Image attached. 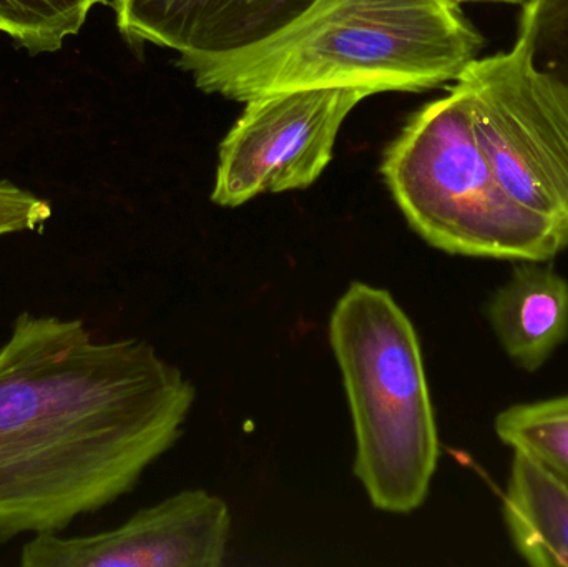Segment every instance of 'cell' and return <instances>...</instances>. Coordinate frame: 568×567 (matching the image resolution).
Returning a JSON list of instances; mask_svg holds the SVG:
<instances>
[{
  "label": "cell",
  "mask_w": 568,
  "mask_h": 567,
  "mask_svg": "<svg viewBox=\"0 0 568 567\" xmlns=\"http://www.w3.org/2000/svg\"><path fill=\"white\" fill-rule=\"evenodd\" d=\"M483 45L456 0H314L258 45L176 63L203 92L236 102L306 89L376 95L456 82Z\"/></svg>",
  "instance_id": "obj_2"
},
{
  "label": "cell",
  "mask_w": 568,
  "mask_h": 567,
  "mask_svg": "<svg viewBox=\"0 0 568 567\" xmlns=\"http://www.w3.org/2000/svg\"><path fill=\"white\" fill-rule=\"evenodd\" d=\"M497 438L568 488V395L509 406L494 422Z\"/></svg>",
  "instance_id": "obj_11"
},
{
  "label": "cell",
  "mask_w": 568,
  "mask_h": 567,
  "mask_svg": "<svg viewBox=\"0 0 568 567\" xmlns=\"http://www.w3.org/2000/svg\"><path fill=\"white\" fill-rule=\"evenodd\" d=\"M381 173L410 229L440 252L520 262L568 249L564 230L507 192L457 83L410 117Z\"/></svg>",
  "instance_id": "obj_4"
},
{
  "label": "cell",
  "mask_w": 568,
  "mask_h": 567,
  "mask_svg": "<svg viewBox=\"0 0 568 567\" xmlns=\"http://www.w3.org/2000/svg\"><path fill=\"white\" fill-rule=\"evenodd\" d=\"M552 260H520L487 303V318L506 355L537 372L568 336V282Z\"/></svg>",
  "instance_id": "obj_9"
},
{
  "label": "cell",
  "mask_w": 568,
  "mask_h": 567,
  "mask_svg": "<svg viewBox=\"0 0 568 567\" xmlns=\"http://www.w3.org/2000/svg\"><path fill=\"white\" fill-rule=\"evenodd\" d=\"M106 0H0V33L32 55L62 49Z\"/></svg>",
  "instance_id": "obj_12"
},
{
  "label": "cell",
  "mask_w": 568,
  "mask_h": 567,
  "mask_svg": "<svg viewBox=\"0 0 568 567\" xmlns=\"http://www.w3.org/2000/svg\"><path fill=\"white\" fill-rule=\"evenodd\" d=\"M232 536V515L219 496L185 489L135 513L109 531L80 538L33 536L22 567H219Z\"/></svg>",
  "instance_id": "obj_7"
},
{
  "label": "cell",
  "mask_w": 568,
  "mask_h": 567,
  "mask_svg": "<svg viewBox=\"0 0 568 567\" xmlns=\"http://www.w3.org/2000/svg\"><path fill=\"white\" fill-rule=\"evenodd\" d=\"M314 0H110L119 32L132 45L180 55L220 57L272 39Z\"/></svg>",
  "instance_id": "obj_8"
},
{
  "label": "cell",
  "mask_w": 568,
  "mask_h": 567,
  "mask_svg": "<svg viewBox=\"0 0 568 567\" xmlns=\"http://www.w3.org/2000/svg\"><path fill=\"white\" fill-rule=\"evenodd\" d=\"M520 23L529 32L534 65L568 89V0H529Z\"/></svg>",
  "instance_id": "obj_13"
},
{
  "label": "cell",
  "mask_w": 568,
  "mask_h": 567,
  "mask_svg": "<svg viewBox=\"0 0 568 567\" xmlns=\"http://www.w3.org/2000/svg\"><path fill=\"white\" fill-rule=\"evenodd\" d=\"M459 3L466 2H497V3H510V6H526L529 0H456Z\"/></svg>",
  "instance_id": "obj_15"
},
{
  "label": "cell",
  "mask_w": 568,
  "mask_h": 567,
  "mask_svg": "<svg viewBox=\"0 0 568 567\" xmlns=\"http://www.w3.org/2000/svg\"><path fill=\"white\" fill-rule=\"evenodd\" d=\"M371 95L364 89H306L246 100L220 145L213 202L235 209L263 193L313 185L333 159L344 120Z\"/></svg>",
  "instance_id": "obj_6"
},
{
  "label": "cell",
  "mask_w": 568,
  "mask_h": 567,
  "mask_svg": "<svg viewBox=\"0 0 568 567\" xmlns=\"http://www.w3.org/2000/svg\"><path fill=\"white\" fill-rule=\"evenodd\" d=\"M329 343L356 435L354 475L374 508L410 515L426 502L439 462L416 328L387 290L353 282L331 313Z\"/></svg>",
  "instance_id": "obj_3"
},
{
  "label": "cell",
  "mask_w": 568,
  "mask_h": 567,
  "mask_svg": "<svg viewBox=\"0 0 568 567\" xmlns=\"http://www.w3.org/2000/svg\"><path fill=\"white\" fill-rule=\"evenodd\" d=\"M50 219L52 205L47 200L9 180H0V236L37 232Z\"/></svg>",
  "instance_id": "obj_14"
},
{
  "label": "cell",
  "mask_w": 568,
  "mask_h": 567,
  "mask_svg": "<svg viewBox=\"0 0 568 567\" xmlns=\"http://www.w3.org/2000/svg\"><path fill=\"white\" fill-rule=\"evenodd\" d=\"M195 396L150 343L20 313L0 346V543L62 535L129 495L179 442Z\"/></svg>",
  "instance_id": "obj_1"
},
{
  "label": "cell",
  "mask_w": 568,
  "mask_h": 567,
  "mask_svg": "<svg viewBox=\"0 0 568 567\" xmlns=\"http://www.w3.org/2000/svg\"><path fill=\"white\" fill-rule=\"evenodd\" d=\"M503 515L527 565L568 567V488L523 453L514 452Z\"/></svg>",
  "instance_id": "obj_10"
},
{
  "label": "cell",
  "mask_w": 568,
  "mask_h": 567,
  "mask_svg": "<svg viewBox=\"0 0 568 567\" xmlns=\"http://www.w3.org/2000/svg\"><path fill=\"white\" fill-rule=\"evenodd\" d=\"M456 83L507 192L568 236V89L534 65L526 27L513 49L477 57Z\"/></svg>",
  "instance_id": "obj_5"
}]
</instances>
